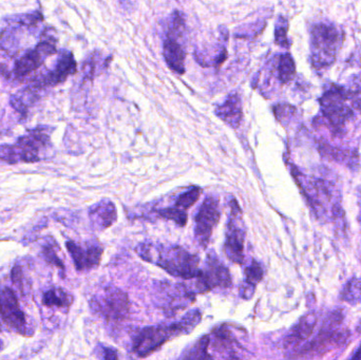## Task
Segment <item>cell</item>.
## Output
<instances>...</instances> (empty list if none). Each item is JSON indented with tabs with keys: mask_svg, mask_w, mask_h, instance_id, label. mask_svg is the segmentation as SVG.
I'll return each mask as SVG.
<instances>
[{
	"mask_svg": "<svg viewBox=\"0 0 361 360\" xmlns=\"http://www.w3.org/2000/svg\"><path fill=\"white\" fill-rule=\"evenodd\" d=\"M137 255L175 277L191 280L200 275V258L177 245L141 243L135 249Z\"/></svg>",
	"mask_w": 361,
	"mask_h": 360,
	"instance_id": "1",
	"label": "cell"
},
{
	"mask_svg": "<svg viewBox=\"0 0 361 360\" xmlns=\"http://www.w3.org/2000/svg\"><path fill=\"white\" fill-rule=\"evenodd\" d=\"M157 299L166 314L175 315L195 302V293L180 283H162L157 290Z\"/></svg>",
	"mask_w": 361,
	"mask_h": 360,
	"instance_id": "10",
	"label": "cell"
},
{
	"mask_svg": "<svg viewBox=\"0 0 361 360\" xmlns=\"http://www.w3.org/2000/svg\"><path fill=\"white\" fill-rule=\"evenodd\" d=\"M349 360H361V344L357 349H356L355 352L351 355Z\"/></svg>",
	"mask_w": 361,
	"mask_h": 360,
	"instance_id": "30",
	"label": "cell"
},
{
	"mask_svg": "<svg viewBox=\"0 0 361 360\" xmlns=\"http://www.w3.org/2000/svg\"><path fill=\"white\" fill-rule=\"evenodd\" d=\"M102 354H103V360H118V352L114 349L103 347Z\"/></svg>",
	"mask_w": 361,
	"mask_h": 360,
	"instance_id": "29",
	"label": "cell"
},
{
	"mask_svg": "<svg viewBox=\"0 0 361 360\" xmlns=\"http://www.w3.org/2000/svg\"><path fill=\"white\" fill-rule=\"evenodd\" d=\"M50 135L46 128H37L19 137L16 144L0 147V159L14 163H33L42 160L40 152L50 146Z\"/></svg>",
	"mask_w": 361,
	"mask_h": 360,
	"instance_id": "3",
	"label": "cell"
},
{
	"mask_svg": "<svg viewBox=\"0 0 361 360\" xmlns=\"http://www.w3.org/2000/svg\"><path fill=\"white\" fill-rule=\"evenodd\" d=\"M42 302L44 306H57V308H69L72 304V297L61 289H51L44 293Z\"/></svg>",
	"mask_w": 361,
	"mask_h": 360,
	"instance_id": "22",
	"label": "cell"
},
{
	"mask_svg": "<svg viewBox=\"0 0 361 360\" xmlns=\"http://www.w3.org/2000/svg\"><path fill=\"white\" fill-rule=\"evenodd\" d=\"M360 211H361V194H360Z\"/></svg>",
	"mask_w": 361,
	"mask_h": 360,
	"instance_id": "31",
	"label": "cell"
},
{
	"mask_svg": "<svg viewBox=\"0 0 361 360\" xmlns=\"http://www.w3.org/2000/svg\"><path fill=\"white\" fill-rule=\"evenodd\" d=\"M347 93L341 89H332L320 99L324 113L334 126H343L353 116L351 109L345 105Z\"/></svg>",
	"mask_w": 361,
	"mask_h": 360,
	"instance_id": "14",
	"label": "cell"
},
{
	"mask_svg": "<svg viewBox=\"0 0 361 360\" xmlns=\"http://www.w3.org/2000/svg\"><path fill=\"white\" fill-rule=\"evenodd\" d=\"M89 216L92 225L97 230H104L116 221L118 213L114 203L109 200H103L91 207Z\"/></svg>",
	"mask_w": 361,
	"mask_h": 360,
	"instance_id": "19",
	"label": "cell"
},
{
	"mask_svg": "<svg viewBox=\"0 0 361 360\" xmlns=\"http://www.w3.org/2000/svg\"><path fill=\"white\" fill-rule=\"evenodd\" d=\"M295 63L292 55L286 53V54L280 55L279 61L277 63V77L282 84H286L294 77Z\"/></svg>",
	"mask_w": 361,
	"mask_h": 360,
	"instance_id": "23",
	"label": "cell"
},
{
	"mask_svg": "<svg viewBox=\"0 0 361 360\" xmlns=\"http://www.w3.org/2000/svg\"><path fill=\"white\" fill-rule=\"evenodd\" d=\"M75 72L76 61L73 54L69 51H63L59 55L54 70L49 72L46 75H42V77L36 78L35 82L32 85L37 88L56 86V85L65 82L68 76L75 73Z\"/></svg>",
	"mask_w": 361,
	"mask_h": 360,
	"instance_id": "16",
	"label": "cell"
},
{
	"mask_svg": "<svg viewBox=\"0 0 361 360\" xmlns=\"http://www.w3.org/2000/svg\"><path fill=\"white\" fill-rule=\"evenodd\" d=\"M195 290L197 293H207L214 289H228L233 287V279L228 268L219 259L214 252H210L206 258L204 268L197 277Z\"/></svg>",
	"mask_w": 361,
	"mask_h": 360,
	"instance_id": "9",
	"label": "cell"
},
{
	"mask_svg": "<svg viewBox=\"0 0 361 360\" xmlns=\"http://www.w3.org/2000/svg\"><path fill=\"white\" fill-rule=\"evenodd\" d=\"M92 308L108 323H118L128 317L130 302L125 292L116 287H108L101 295L93 298Z\"/></svg>",
	"mask_w": 361,
	"mask_h": 360,
	"instance_id": "6",
	"label": "cell"
},
{
	"mask_svg": "<svg viewBox=\"0 0 361 360\" xmlns=\"http://www.w3.org/2000/svg\"><path fill=\"white\" fill-rule=\"evenodd\" d=\"M220 217L218 199L207 197L200 206L195 220V237L200 247L206 249Z\"/></svg>",
	"mask_w": 361,
	"mask_h": 360,
	"instance_id": "11",
	"label": "cell"
},
{
	"mask_svg": "<svg viewBox=\"0 0 361 360\" xmlns=\"http://www.w3.org/2000/svg\"><path fill=\"white\" fill-rule=\"evenodd\" d=\"M288 20L283 17H280L278 19L277 25H276L275 40L279 46H284V48H288L290 46L288 39Z\"/></svg>",
	"mask_w": 361,
	"mask_h": 360,
	"instance_id": "27",
	"label": "cell"
},
{
	"mask_svg": "<svg viewBox=\"0 0 361 360\" xmlns=\"http://www.w3.org/2000/svg\"><path fill=\"white\" fill-rule=\"evenodd\" d=\"M44 259L49 262L50 264H54L57 268H61L63 270V263L61 259H59V255L56 254V251L53 249V247L51 245H47L44 249Z\"/></svg>",
	"mask_w": 361,
	"mask_h": 360,
	"instance_id": "28",
	"label": "cell"
},
{
	"mask_svg": "<svg viewBox=\"0 0 361 360\" xmlns=\"http://www.w3.org/2000/svg\"><path fill=\"white\" fill-rule=\"evenodd\" d=\"M343 37L335 25L318 23L312 31V61L316 68L332 65L336 58Z\"/></svg>",
	"mask_w": 361,
	"mask_h": 360,
	"instance_id": "5",
	"label": "cell"
},
{
	"mask_svg": "<svg viewBox=\"0 0 361 360\" xmlns=\"http://www.w3.org/2000/svg\"><path fill=\"white\" fill-rule=\"evenodd\" d=\"M201 192V188L192 187L187 190L186 192H183V194H180L179 198L177 199V201H176L175 206L186 211L187 209H190L199 200Z\"/></svg>",
	"mask_w": 361,
	"mask_h": 360,
	"instance_id": "25",
	"label": "cell"
},
{
	"mask_svg": "<svg viewBox=\"0 0 361 360\" xmlns=\"http://www.w3.org/2000/svg\"><path fill=\"white\" fill-rule=\"evenodd\" d=\"M244 275H245V280L240 287V296L244 299L248 300L254 295L256 285L262 280L263 276H264V270L258 261L252 260V263L246 266L244 270Z\"/></svg>",
	"mask_w": 361,
	"mask_h": 360,
	"instance_id": "20",
	"label": "cell"
},
{
	"mask_svg": "<svg viewBox=\"0 0 361 360\" xmlns=\"http://www.w3.org/2000/svg\"><path fill=\"white\" fill-rule=\"evenodd\" d=\"M341 298L352 306L361 304V278L351 279L343 289Z\"/></svg>",
	"mask_w": 361,
	"mask_h": 360,
	"instance_id": "24",
	"label": "cell"
},
{
	"mask_svg": "<svg viewBox=\"0 0 361 360\" xmlns=\"http://www.w3.org/2000/svg\"><path fill=\"white\" fill-rule=\"evenodd\" d=\"M343 316L341 312H334L326 319L322 331L309 344L300 349V355H317L322 356L329 351L339 348L347 342L349 332L341 329Z\"/></svg>",
	"mask_w": 361,
	"mask_h": 360,
	"instance_id": "4",
	"label": "cell"
},
{
	"mask_svg": "<svg viewBox=\"0 0 361 360\" xmlns=\"http://www.w3.org/2000/svg\"><path fill=\"white\" fill-rule=\"evenodd\" d=\"M55 53H56L55 42L51 39L44 40L38 44L33 50L27 51L16 61L13 74L16 78L25 77L38 69L46 61L47 57L54 55Z\"/></svg>",
	"mask_w": 361,
	"mask_h": 360,
	"instance_id": "13",
	"label": "cell"
},
{
	"mask_svg": "<svg viewBox=\"0 0 361 360\" xmlns=\"http://www.w3.org/2000/svg\"><path fill=\"white\" fill-rule=\"evenodd\" d=\"M66 247L78 271L90 270L99 266L104 253L103 247L97 241L87 242L85 245L68 241Z\"/></svg>",
	"mask_w": 361,
	"mask_h": 360,
	"instance_id": "15",
	"label": "cell"
},
{
	"mask_svg": "<svg viewBox=\"0 0 361 360\" xmlns=\"http://www.w3.org/2000/svg\"><path fill=\"white\" fill-rule=\"evenodd\" d=\"M210 345V337L208 335L202 336L195 344L189 346L180 355V360H212L208 347Z\"/></svg>",
	"mask_w": 361,
	"mask_h": 360,
	"instance_id": "21",
	"label": "cell"
},
{
	"mask_svg": "<svg viewBox=\"0 0 361 360\" xmlns=\"http://www.w3.org/2000/svg\"><path fill=\"white\" fill-rule=\"evenodd\" d=\"M316 323H317V317L315 314L311 313L303 316L288 332L284 340V346L286 348H296L299 345L309 340L313 334Z\"/></svg>",
	"mask_w": 361,
	"mask_h": 360,
	"instance_id": "17",
	"label": "cell"
},
{
	"mask_svg": "<svg viewBox=\"0 0 361 360\" xmlns=\"http://www.w3.org/2000/svg\"><path fill=\"white\" fill-rule=\"evenodd\" d=\"M158 215L160 217L164 218V219L171 220L175 222L177 225L185 226L187 223V213L182 209H178V207H167V209H158L157 211Z\"/></svg>",
	"mask_w": 361,
	"mask_h": 360,
	"instance_id": "26",
	"label": "cell"
},
{
	"mask_svg": "<svg viewBox=\"0 0 361 360\" xmlns=\"http://www.w3.org/2000/svg\"><path fill=\"white\" fill-rule=\"evenodd\" d=\"M184 31L185 21L183 15L179 12L173 13L169 23V34L163 44V54L169 68L178 74H183L185 72L186 52L182 42H180V38L184 35Z\"/></svg>",
	"mask_w": 361,
	"mask_h": 360,
	"instance_id": "7",
	"label": "cell"
},
{
	"mask_svg": "<svg viewBox=\"0 0 361 360\" xmlns=\"http://www.w3.org/2000/svg\"><path fill=\"white\" fill-rule=\"evenodd\" d=\"M201 321V312L192 310L173 325L144 328L133 340V352L142 359L149 356L169 340L192 332Z\"/></svg>",
	"mask_w": 361,
	"mask_h": 360,
	"instance_id": "2",
	"label": "cell"
},
{
	"mask_svg": "<svg viewBox=\"0 0 361 360\" xmlns=\"http://www.w3.org/2000/svg\"><path fill=\"white\" fill-rule=\"evenodd\" d=\"M0 315L4 323L15 332L23 335L27 333L25 313L21 311L18 299L10 287L0 290Z\"/></svg>",
	"mask_w": 361,
	"mask_h": 360,
	"instance_id": "12",
	"label": "cell"
},
{
	"mask_svg": "<svg viewBox=\"0 0 361 360\" xmlns=\"http://www.w3.org/2000/svg\"><path fill=\"white\" fill-rule=\"evenodd\" d=\"M216 114L229 126L238 128L243 118L241 97L239 94H229L224 103L216 108Z\"/></svg>",
	"mask_w": 361,
	"mask_h": 360,
	"instance_id": "18",
	"label": "cell"
},
{
	"mask_svg": "<svg viewBox=\"0 0 361 360\" xmlns=\"http://www.w3.org/2000/svg\"><path fill=\"white\" fill-rule=\"evenodd\" d=\"M241 220V209L237 201L233 199V203L231 202V216L227 222L225 234L224 252L229 261L238 266H242L244 262L245 230Z\"/></svg>",
	"mask_w": 361,
	"mask_h": 360,
	"instance_id": "8",
	"label": "cell"
}]
</instances>
